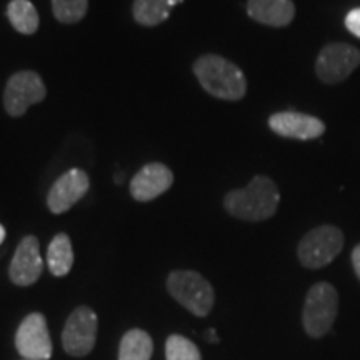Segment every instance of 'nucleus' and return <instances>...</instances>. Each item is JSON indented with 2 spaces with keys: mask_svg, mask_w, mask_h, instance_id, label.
<instances>
[{
  "mask_svg": "<svg viewBox=\"0 0 360 360\" xmlns=\"http://www.w3.org/2000/svg\"><path fill=\"white\" fill-rule=\"evenodd\" d=\"M278 202H281V193L276 182L265 175H257L247 187L229 192L224 199V205L232 217L260 222L277 212Z\"/></svg>",
  "mask_w": 360,
  "mask_h": 360,
  "instance_id": "f257e3e1",
  "label": "nucleus"
},
{
  "mask_svg": "<svg viewBox=\"0 0 360 360\" xmlns=\"http://www.w3.org/2000/svg\"><path fill=\"white\" fill-rule=\"evenodd\" d=\"M193 72L210 96L222 101H240L245 96L247 80L244 72L227 58L214 53L202 56L193 64Z\"/></svg>",
  "mask_w": 360,
  "mask_h": 360,
  "instance_id": "f03ea898",
  "label": "nucleus"
},
{
  "mask_svg": "<svg viewBox=\"0 0 360 360\" xmlns=\"http://www.w3.org/2000/svg\"><path fill=\"white\" fill-rule=\"evenodd\" d=\"M339 312V294L328 282H319L310 287L305 297L302 323L305 332L314 339H321L330 332Z\"/></svg>",
  "mask_w": 360,
  "mask_h": 360,
  "instance_id": "7ed1b4c3",
  "label": "nucleus"
},
{
  "mask_svg": "<svg viewBox=\"0 0 360 360\" xmlns=\"http://www.w3.org/2000/svg\"><path fill=\"white\" fill-rule=\"evenodd\" d=\"M167 289L180 305L197 317H205L214 307L212 285L199 272L175 270L167 278Z\"/></svg>",
  "mask_w": 360,
  "mask_h": 360,
  "instance_id": "20e7f679",
  "label": "nucleus"
},
{
  "mask_svg": "<svg viewBox=\"0 0 360 360\" xmlns=\"http://www.w3.org/2000/svg\"><path fill=\"white\" fill-rule=\"evenodd\" d=\"M344 249V233L334 225H321L300 240L299 260L307 269H322Z\"/></svg>",
  "mask_w": 360,
  "mask_h": 360,
  "instance_id": "39448f33",
  "label": "nucleus"
},
{
  "mask_svg": "<svg viewBox=\"0 0 360 360\" xmlns=\"http://www.w3.org/2000/svg\"><path fill=\"white\" fill-rule=\"evenodd\" d=\"M45 96H47V89L37 72L22 70L8 79L6 92H4V107L8 115L20 117L30 105L42 102Z\"/></svg>",
  "mask_w": 360,
  "mask_h": 360,
  "instance_id": "423d86ee",
  "label": "nucleus"
},
{
  "mask_svg": "<svg viewBox=\"0 0 360 360\" xmlns=\"http://www.w3.org/2000/svg\"><path fill=\"white\" fill-rule=\"evenodd\" d=\"M360 65V51L349 44H328L319 53L315 72L326 84H339Z\"/></svg>",
  "mask_w": 360,
  "mask_h": 360,
  "instance_id": "0eeeda50",
  "label": "nucleus"
},
{
  "mask_svg": "<svg viewBox=\"0 0 360 360\" xmlns=\"http://www.w3.org/2000/svg\"><path fill=\"white\" fill-rule=\"evenodd\" d=\"M97 339V315L92 309L79 307L70 314L62 332V344L72 357H85L92 352Z\"/></svg>",
  "mask_w": 360,
  "mask_h": 360,
  "instance_id": "6e6552de",
  "label": "nucleus"
},
{
  "mask_svg": "<svg viewBox=\"0 0 360 360\" xmlns=\"http://www.w3.org/2000/svg\"><path fill=\"white\" fill-rule=\"evenodd\" d=\"M15 347L25 360H47L52 355V342L42 314L27 315L15 334Z\"/></svg>",
  "mask_w": 360,
  "mask_h": 360,
  "instance_id": "1a4fd4ad",
  "label": "nucleus"
},
{
  "mask_svg": "<svg viewBox=\"0 0 360 360\" xmlns=\"http://www.w3.org/2000/svg\"><path fill=\"white\" fill-rule=\"evenodd\" d=\"M90 180L82 169H70L58 177L47 195V205L53 214H64L89 192Z\"/></svg>",
  "mask_w": 360,
  "mask_h": 360,
  "instance_id": "9d476101",
  "label": "nucleus"
},
{
  "mask_svg": "<svg viewBox=\"0 0 360 360\" xmlns=\"http://www.w3.org/2000/svg\"><path fill=\"white\" fill-rule=\"evenodd\" d=\"M44 262L40 257L39 240L34 236H27L17 245L15 254L8 269V276L15 285H32L42 276Z\"/></svg>",
  "mask_w": 360,
  "mask_h": 360,
  "instance_id": "9b49d317",
  "label": "nucleus"
},
{
  "mask_svg": "<svg viewBox=\"0 0 360 360\" xmlns=\"http://www.w3.org/2000/svg\"><path fill=\"white\" fill-rule=\"evenodd\" d=\"M269 127L277 135L297 141H312L326 132V124L321 119L299 112H277L270 115Z\"/></svg>",
  "mask_w": 360,
  "mask_h": 360,
  "instance_id": "f8f14e48",
  "label": "nucleus"
},
{
  "mask_svg": "<svg viewBox=\"0 0 360 360\" xmlns=\"http://www.w3.org/2000/svg\"><path fill=\"white\" fill-rule=\"evenodd\" d=\"M174 175L167 165L159 164H147L134 175L130 180V193L135 200L148 202L167 192L172 187Z\"/></svg>",
  "mask_w": 360,
  "mask_h": 360,
  "instance_id": "ddd939ff",
  "label": "nucleus"
},
{
  "mask_svg": "<svg viewBox=\"0 0 360 360\" xmlns=\"http://www.w3.org/2000/svg\"><path fill=\"white\" fill-rule=\"evenodd\" d=\"M247 13L255 22L270 27H285L295 17L292 0H249Z\"/></svg>",
  "mask_w": 360,
  "mask_h": 360,
  "instance_id": "4468645a",
  "label": "nucleus"
},
{
  "mask_svg": "<svg viewBox=\"0 0 360 360\" xmlns=\"http://www.w3.org/2000/svg\"><path fill=\"white\" fill-rule=\"evenodd\" d=\"M182 2L184 0H135L134 19L141 25L155 27L167 20L172 8Z\"/></svg>",
  "mask_w": 360,
  "mask_h": 360,
  "instance_id": "2eb2a0df",
  "label": "nucleus"
},
{
  "mask_svg": "<svg viewBox=\"0 0 360 360\" xmlns=\"http://www.w3.org/2000/svg\"><path fill=\"white\" fill-rule=\"evenodd\" d=\"M47 264L52 276L56 277H64L70 272L74 265V250H72L69 236L58 233L52 238L47 249Z\"/></svg>",
  "mask_w": 360,
  "mask_h": 360,
  "instance_id": "dca6fc26",
  "label": "nucleus"
},
{
  "mask_svg": "<svg viewBox=\"0 0 360 360\" xmlns=\"http://www.w3.org/2000/svg\"><path fill=\"white\" fill-rule=\"evenodd\" d=\"M152 352H154V345H152L150 335L147 332L134 328L122 337L119 360H150Z\"/></svg>",
  "mask_w": 360,
  "mask_h": 360,
  "instance_id": "f3484780",
  "label": "nucleus"
},
{
  "mask_svg": "<svg viewBox=\"0 0 360 360\" xmlns=\"http://www.w3.org/2000/svg\"><path fill=\"white\" fill-rule=\"evenodd\" d=\"M7 17L17 32L32 35L39 29V13L30 0H12L7 7Z\"/></svg>",
  "mask_w": 360,
  "mask_h": 360,
  "instance_id": "a211bd4d",
  "label": "nucleus"
},
{
  "mask_svg": "<svg viewBox=\"0 0 360 360\" xmlns=\"http://www.w3.org/2000/svg\"><path fill=\"white\" fill-rule=\"evenodd\" d=\"M89 0H52L53 15L62 24H75L87 13Z\"/></svg>",
  "mask_w": 360,
  "mask_h": 360,
  "instance_id": "6ab92c4d",
  "label": "nucleus"
},
{
  "mask_svg": "<svg viewBox=\"0 0 360 360\" xmlns=\"http://www.w3.org/2000/svg\"><path fill=\"white\" fill-rule=\"evenodd\" d=\"M167 360H202L199 349L192 340L182 335H170L165 344Z\"/></svg>",
  "mask_w": 360,
  "mask_h": 360,
  "instance_id": "aec40b11",
  "label": "nucleus"
},
{
  "mask_svg": "<svg viewBox=\"0 0 360 360\" xmlns=\"http://www.w3.org/2000/svg\"><path fill=\"white\" fill-rule=\"evenodd\" d=\"M345 27L350 30V34H354L355 37L360 39V7L354 8L347 13L345 17Z\"/></svg>",
  "mask_w": 360,
  "mask_h": 360,
  "instance_id": "412c9836",
  "label": "nucleus"
},
{
  "mask_svg": "<svg viewBox=\"0 0 360 360\" xmlns=\"http://www.w3.org/2000/svg\"><path fill=\"white\" fill-rule=\"evenodd\" d=\"M352 265L355 274H357V277L360 278V244L352 250Z\"/></svg>",
  "mask_w": 360,
  "mask_h": 360,
  "instance_id": "4be33fe9",
  "label": "nucleus"
},
{
  "mask_svg": "<svg viewBox=\"0 0 360 360\" xmlns=\"http://www.w3.org/2000/svg\"><path fill=\"white\" fill-rule=\"evenodd\" d=\"M205 340L212 342V344H217V342H219V337H217V334H215L214 328H210V330H207V334H205Z\"/></svg>",
  "mask_w": 360,
  "mask_h": 360,
  "instance_id": "5701e85b",
  "label": "nucleus"
},
{
  "mask_svg": "<svg viewBox=\"0 0 360 360\" xmlns=\"http://www.w3.org/2000/svg\"><path fill=\"white\" fill-rule=\"evenodd\" d=\"M4 240H6V229H4L2 225H0V244H2Z\"/></svg>",
  "mask_w": 360,
  "mask_h": 360,
  "instance_id": "b1692460",
  "label": "nucleus"
}]
</instances>
